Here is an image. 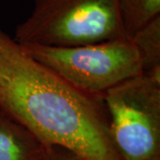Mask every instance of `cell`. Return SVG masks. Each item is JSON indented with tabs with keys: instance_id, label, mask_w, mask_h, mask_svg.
Instances as JSON below:
<instances>
[{
	"instance_id": "6da1fadb",
	"label": "cell",
	"mask_w": 160,
	"mask_h": 160,
	"mask_svg": "<svg viewBox=\"0 0 160 160\" xmlns=\"http://www.w3.org/2000/svg\"><path fill=\"white\" fill-rule=\"evenodd\" d=\"M0 110L47 148L79 160H123L102 96L80 91L35 61L0 29Z\"/></svg>"
},
{
	"instance_id": "7a4b0ae2",
	"label": "cell",
	"mask_w": 160,
	"mask_h": 160,
	"mask_svg": "<svg viewBox=\"0 0 160 160\" xmlns=\"http://www.w3.org/2000/svg\"><path fill=\"white\" fill-rule=\"evenodd\" d=\"M127 39L117 0H34L15 29L19 45L71 47Z\"/></svg>"
},
{
	"instance_id": "5b68a950",
	"label": "cell",
	"mask_w": 160,
	"mask_h": 160,
	"mask_svg": "<svg viewBox=\"0 0 160 160\" xmlns=\"http://www.w3.org/2000/svg\"><path fill=\"white\" fill-rule=\"evenodd\" d=\"M50 149L0 110V160H45Z\"/></svg>"
},
{
	"instance_id": "3957f363",
	"label": "cell",
	"mask_w": 160,
	"mask_h": 160,
	"mask_svg": "<svg viewBox=\"0 0 160 160\" xmlns=\"http://www.w3.org/2000/svg\"><path fill=\"white\" fill-rule=\"evenodd\" d=\"M20 46L71 86L95 96H102L115 86L143 73L139 52L131 40L71 47Z\"/></svg>"
},
{
	"instance_id": "ba28073f",
	"label": "cell",
	"mask_w": 160,
	"mask_h": 160,
	"mask_svg": "<svg viewBox=\"0 0 160 160\" xmlns=\"http://www.w3.org/2000/svg\"><path fill=\"white\" fill-rule=\"evenodd\" d=\"M45 160H79L69 150L60 147H51Z\"/></svg>"
},
{
	"instance_id": "52a82bcc",
	"label": "cell",
	"mask_w": 160,
	"mask_h": 160,
	"mask_svg": "<svg viewBox=\"0 0 160 160\" xmlns=\"http://www.w3.org/2000/svg\"><path fill=\"white\" fill-rule=\"evenodd\" d=\"M131 41L139 52L143 73L160 70V16L139 30Z\"/></svg>"
},
{
	"instance_id": "8992f818",
	"label": "cell",
	"mask_w": 160,
	"mask_h": 160,
	"mask_svg": "<svg viewBox=\"0 0 160 160\" xmlns=\"http://www.w3.org/2000/svg\"><path fill=\"white\" fill-rule=\"evenodd\" d=\"M123 29L128 40L160 16V0H117Z\"/></svg>"
},
{
	"instance_id": "277c9868",
	"label": "cell",
	"mask_w": 160,
	"mask_h": 160,
	"mask_svg": "<svg viewBox=\"0 0 160 160\" xmlns=\"http://www.w3.org/2000/svg\"><path fill=\"white\" fill-rule=\"evenodd\" d=\"M102 101L123 160H160V70L120 83Z\"/></svg>"
}]
</instances>
